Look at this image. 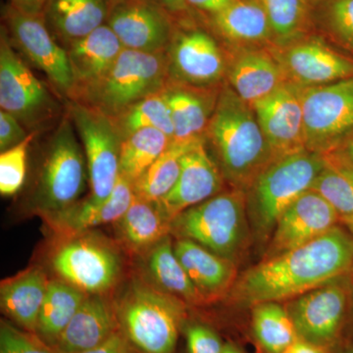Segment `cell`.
<instances>
[{
	"instance_id": "cell-29",
	"label": "cell",
	"mask_w": 353,
	"mask_h": 353,
	"mask_svg": "<svg viewBox=\"0 0 353 353\" xmlns=\"http://www.w3.org/2000/svg\"><path fill=\"white\" fill-rule=\"evenodd\" d=\"M138 274L160 292L176 297L187 305H204L174 250L172 236H166L143 256L139 257Z\"/></svg>"
},
{
	"instance_id": "cell-50",
	"label": "cell",
	"mask_w": 353,
	"mask_h": 353,
	"mask_svg": "<svg viewBox=\"0 0 353 353\" xmlns=\"http://www.w3.org/2000/svg\"><path fill=\"white\" fill-rule=\"evenodd\" d=\"M343 222L345 223V226L347 227V231L350 232L353 238V218H352V219L343 221Z\"/></svg>"
},
{
	"instance_id": "cell-7",
	"label": "cell",
	"mask_w": 353,
	"mask_h": 353,
	"mask_svg": "<svg viewBox=\"0 0 353 353\" xmlns=\"http://www.w3.org/2000/svg\"><path fill=\"white\" fill-rule=\"evenodd\" d=\"M117 241L99 232L51 240L48 263L55 278L87 294H110L120 284L124 260Z\"/></svg>"
},
{
	"instance_id": "cell-38",
	"label": "cell",
	"mask_w": 353,
	"mask_h": 353,
	"mask_svg": "<svg viewBox=\"0 0 353 353\" xmlns=\"http://www.w3.org/2000/svg\"><path fill=\"white\" fill-rule=\"evenodd\" d=\"M38 132H32L20 145L0 154V194L2 196L17 194L27 176L28 150Z\"/></svg>"
},
{
	"instance_id": "cell-13",
	"label": "cell",
	"mask_w": 353,
	"mask_h": 353,
	"mask_svg": "<svg viewBox=\"0 0 353 353\" xmlns=\"http://www.w3.org/2000/svg\"><path fill=\"white\" fill-rule=\"evenodd\" d=\"M169 80L192 87H222L227 51L217 39L192 20L176 24L166 50Z\"/></svg>"
},
{
	"instance_id": "cell-22",
	"label": "cell",
	"mask_w": 353,
	"mask_h": 353,
	"mask_svg": "<svg viewBox=\"0 0 353 353\" xmlns=\"http://www.w3.org/2000/svg\"><path fill=\"white\" fill-rule=\"evenodd\" d=\"M221 88H196L168 81L161 94L173 123L172 141L188 143L204 139L217 105Z\"/></svg>"
},
{
	"instance_id": "cell-48",
	"label": "cell",
	"mask_w": 353,
	"mask_h": 353,
	"mask_svg": "<svg viewBox=\"0 0 353 353\" xmlns=\"http://www.w3.org/2000/svg\"><path fill=\"white\" fill-rule=\"evenodd\" d=\"M353 164V132L336 152Z\"/></svg>"
},
{
	"instance_id": "cell-43",
	"label": "cell",
	"mask_w": 353,
	"mask_h": 353,
	"mask_svg": "<svg viewBox=\"0 0 353 353\" xmlns=\"http://www.w3.org/2000/svg\"><path fill=\"white\" fill-rule=\"evenodd\" d=\"M130 348L131 345L128 343L124 334L122 332L118 331L101 345L75 353H127Z\"/></svg>"
},
{
	"instance_id": "cell-31",
	"label": "cell",
	"mask_w": 353,
	"mask_h": 353,
	"mask_svg": "<svg viewBox=\"0 0 353 353\" xmlns=\"http://www.w3.org/2000/svg\"><path fill=\"white\" fill-rule=\"evenodd\" d=\"M87 296L60 279H50L39 312L36 334L53 347Z\"/></svg>"
},
{
	"instance_id": "cell-4",
	"label": "cell",
	"mask_w": 353,
	"mask_h": 353,
	"mask_svg": "<svg viewBox=\"0 0 353 353\" xmlns=\"http://www.w3.org/2000/svg\"><path fill=\"white\" fill-rule=\"evenodd\" d=\"M324 165V155L304 150L281 158L260 174L246 192L250 231L257 243L268 245L280 216L312 189Z\"/></svg>"
},
{
	"instance_id": "cell-40",
	"label": "cell",
	"mask_w": 353,
	"mask_h": 353,
	"mask_svg": "<svg viewBox=\"0 0 353 353\" xmlns=\"http://www.w3.org/2000/svg\"><path fill=\"white\" fill-rule=\"evenodd\" d=\"M326 21L334 36L353 48V0H332Z\"/></svg>"
},
{
	"instance_id": "cell-19",
	"label": "cell",
	"mask_w": 353,
	"mask_h": 353,
	"mask_svg": "<svg viewBox=\"0 0 353 353\" xmlns=\"http://www.w3.org/2000/svg\"><path fill=\"white\" fill-rule=\"evenodd\" d=\"M289 82L299 87L328 85L353 78V62L319 39L296 41L274 52Z\"/></svg>"
},
{
	"instance_id": "cell-12",
	"label": "cell",
	"mask_w": 353,
	"mask_h": 353,
	"mask_svg": "<svg viewBox=\"0 0 353 353\" xmlns=\"http://www.w3.org/2000/svg\"><path fill=\"white\" fill-rule=\"evenodd\" d=\"M2 26L13 48L43 72L57 94L68 101L74 90L68 54L51 34L43 15L24 13L8 4L2 11Z\"/></svg>"
},
{
	"instance_id": "cell-32",
	"label": "cell",
	"mask_w": 353,
	"mask_h": 353,
	"mask_svg": "<svg viewBox=\"0 0 353 353\" xmlns=\"http://www.w3.org/2000/svg\"><path fill=\"white\" fill-rule=\"evenodd\" d=\"M252 331L264 353H283L299 339L287 308L275 301L252 306Z\"/></svg>"
},
{
	"instance_id": "cell-18",
	"label": "cell",
	"mask_w": 353,
	"mask_h": 353,
	"mask_svg": "<svg viewBox=\"0 0 353 353\" xmlns=\"http://www.w3.org/2000/svg\"><path fill=\"white\" fill-rule=\"evenodd\" d=\"M226 182L211 157L205 141L199 139L183 154L182 168L171 192L158 202L171 221L192 206L223 192Z\"/></svg>"
},
{
	"instance_id": "cell-33",
	"label": "cell",
	"mask_w": 353,
	"mask_h": 353,
	"mask_svg": "<svg viewBox=\"0 0 353 353\" xmlns=\"http://www.w3.org/2000/svg\"><path fill=\"white\" fill-rule=\"evenodd\" d=\"M325 165L312 189L324 197L341 221L353 218V164L340 153L324 155Z\"/></svg>"
},
{
	"instance_id": "cell-30",
	"label": "cell",
	"mask_w": 353,
	"mask_h": 353,
	"mask_svg": "<svg viewBox=\"0 0 353 353\" xmlns=\"http://www.w3.org/2000/svg\"><path fill=\"white\" fill-rule=\"evenodd\" d=\"M210 25L216 34L238 48H250L273 38L268 16L259 0H233L210 16Z\"/></svg>"
},
{
	"instance_id": "cell-37",
	"label": "cell",
	"mask_w": 353,
	"mask_h": 353,
	"mask_svg": "<svg viewBox=\"0 0 353 353\" xmlns=\"http://www.w3.org/2000/svg\"><path fill=\"white\" fill-rule=\"evenodd\" d=\"M259 2L268 16L273 39L281 48L299 41L307 18L305 0H259Z\"/></svg>"
},
{
	"instance_id": "cell-24",
	"label": "cell",
	"mask_w": 353,
	"mask_h": 353,
	"mask_svg": "<svg viewBox=\"0 0 353 353\" xmlns=\"http://www.w3.org/2000/svg\"><path fill=\"white\" fill-rule=\"evenodd\" d=\"M124 46L108 25L70 44L66 48L74 80L68 101H75L83 92L99 82L120 57Z\"/></svg>"
},
{
	"instance_id": "cell-21",
	"label": "cell",
	"mask_w": 353,
	"mask_h": 353,
	"mask_svg": "<svg viewBox=\"0 0 353 353\" xmlns=\"http://www.w3.org/2000/svg\"><path fill=\"white\" fill-rule=\"evenodd\" d=\"M226 80L229 87L250 105L289 82L284 67L274 52L255 48L227 52Z\"/></svg>"
},
{
	"instance_id": "cell-26",
	"label": "cell",
	"mask_w": 353,
	"mask_h": 353,
	"mask_svg": "<svg viewBox=\"0 0 353 353\" xmlns=\"http://www.w3.org/2000/svg\"><path fill=\"white\" fill-rule=\"evenodd\" d=\"M171 222L158 202L134 196L125 214L114 224L115 241L132 256H143L171 236Z\"/></svg>"
},
{
	"instance_id": "cell-10",
	"label": "cell",
	"mask_w": 353,
	"mask_h": 353,
	"mask_svg": "<svg viewBox=\"0 0 353 353\" xmlns=\"http://www.w3.org/2000/svg\"><path fill=\"white\" fill-rule=\"evenodd\" d=\"M297 88L306 150L321 155L336 152L353 132V78Z\"/></svg>"
},
{
	"instance_id": "cell-52",
	"label": "cell",
	"mask_w": 353,
	"mask_h": 353,
	"mask_svg": "<svg viewBox=\"0 0 353 353\" xmlns=\"http://www.w3.org/2000/svg\"><path fill=\"white\" fill-rule=\"evenodd\" d=\"M127 353H139V352H137V350H136V352H134V350H132V348H130V350H128Z\"/></svg>"
},
{
	"instance_id": "cell-34",
	"label": "cell",
	"mask_w": 353,
	"mask_h": 353,
	"mask_svg": "<svg viewBox=\"0 0 353 353\" xmlns=\"http://www.w3.org/2000/svg\"><path fill=\"white\" fill-rule=\"evenodd\" d=\"M163 132L148 128L123 139L120 150L119 175L134 183L171 145Z\"/></svg>"
},
{
	"instance_id": "cell-51",
	"label": "cell",
	"mask_w": 353,
	"mask_h": 353,
	"mask_svg": "<svg viewBox=\"0 0 353 353\" xmlns=\"http://www.w3.org/2000/svg\"><path fill=\"white\" fill-rule=\"evenodd\" d=\"M339 353H353V345H348L347 348H345L343 350H341Z\"/></svg>"
},
{
	"instance_id": "cell-46",
	"label": "cell",
	"mask_w": 353,
	"mask_h": 353,
	"mask_svg": "<svg viewBox=\"0 0 353 353\" xmlns=\"http://www.w3.org/2000/svg\"><path fill=\"white\" fill-rule=\"evenodd\" d=\"M50 0H10V6L31 15H43Z\"/></svg>"
},
{
	"instance_id": "cell-53",
	"label": "cell",
	"mask_w": 353,
	"mask_h": 353,
	"mask_svg": "<svg viewBox=\"0 0 353 353\" xmlns=\"http://www.w3.org/2000/svg\"><path fill=\"white\" fill-rule=\"evenodd\" d=\"M352 296H353V284L352 285Z\"/></svg>"
},
{
	"instance_id": "cell-42",
	"label": "cell",
	"mask_w": 353,
	"mask_h": 353,
	"mask_svg": "<svg viewBox=\"0 0 353 353\" xmlns=\"http://www.w3.org/2000/svg\"><path fill=\"white\" fill-rule=\"evenodd\" d=\"M29 134L19 120L8 112L0 110V152H6L20 145Z\"/></svg>"
},
{
	"instance_id": "cell-5",
	"label": "cell",
	"mask_w": 353,
	"mask_h": 353,
	"mask_svg": "<svg viewBox=\"0 0 353 353\" xmlns=\"http://www.w3.org/2000/svg\"><path fill=\"white\" fill-rule=\"evenodd\" d=\"M171 236L194 241L238 264L252 236L246 192L232 188L183 211L172 220Z\"/></svg>"
},
{
	"instance_id": "cell-11",
	"label": "cell",
	"mask_w": 353,
	"mask_h": 353,
	"mask_svg": "<svg viewBox=\"0 0 353 353\" xmlns=\"http://www.w3.org/2000/svg\"><path fill=\"white\" fill-rule=\"evenodd\" d=\"M66 101V113L82 141L87 160L88 197L95 202L105 201L119 178L122 139L110 116L78 101Z\"/></svg>"
},
{
	"instance_id": "cell-6",
	"label": "cell",
	"mask_w": 353,
	"mask_h": 353,
	"mask_svg": "<svg viewBox=\"0 0 353 353\" xmlns=\"http://www.w3.org/2000/svg\"><path fill=\"white\" fill-rule=\"evenodd\" d=\"M66 113L51 134L32 190L31 206L39 217L81 201L88 181L85 152Z\"/></svg>"
},
{
	"instance_id": "cell-41",
	"label": "cell",
	"mask_w": 353,
	"mask_h": 353,
	"mask_svg": "<svg viewBox=\"0 0 353 353\" xmlns=\"http://www.w3.org/2000/svg\"><path fill=\"white\" fill-rule=\"evenodd\" d=\"M188 353H223L225 343L219 334L208 325L199 322L185 323L183 326Z\"/></svg>"
},
{
	"instance_id": "cell-28",
	"label": "cell",
	"mask_w": 353,
	"mask_h": 353,
	"mask_svg": "<svg viewBox=\"0 0 353 353\" xmlns=\"http://www.w3.org/2000/svg\"><path fill=\"white\" fill-rule=\"evenodd\" d=\"M110 0H50L43 17L55 39L70 44L106 24Z\"/></svg>"
},
{
	"instance_id": "cell-15",
	"label": "cell",
	"mask_w": 353,
	"mask_h": 353,
	"mask_svg": "<svg viewBox=\"0 0 353 353\" xmlns=\"http://www.w3.org/2000/svg\"><path fill=\"white\" fill-rule=\"evenodd\" d=\"M178 22L150 0H110L106 25L126 50L166 51Z\"/></svg>"
},
{
	"instance_id": "cell-9",
	"label": "cell",
	"mask_w": 353,
	"mask_h": 353,
	"mask_svg": "<svg viewBox=\"0 0 353 353\" xmlns=\"http://www.w3.org/2000/svg\"><path fill=\"white\" fill-rule=\"evenodd\" d=\"M0 108L32 132H41L58 119L62 106L13 48L6 28L0 32Z\"/></svg>"
},
{
	"instance_id": "cell-23",
	"label": "cell",
	"mask_w": 353,
	"mask_h": 353,
	"mask_svg": "<svg viewBox=\"0 0 353 353\" xmlns=\"http://www.w3.org/2000/svg\"><path fill=\"white\" fill-rule=\"evenodd\" d=\"M174 250L204 304L229 296L238 279L234 262L187 239H176Z\"/></svg>"
},
{
	"instance_id": "cell-35",
	"label": "cell",
	"mask_w": 353,
	"mask_h": 353,
	"mask_svg": "<svg viewBox=\"0 0 353 353\" xmlns=\"http://www.w3.org/2000/svg\"><path fill=\"white\" fill-rule=\"evenodd\" d=\"M194 143L172 141L166 152L134 183V196L145 201H161L176 185L183 154Z\"/></svg>"
},
{
	"instance_id": "cell-1",
	"label": "cell",
	"mask_w": 353,
	"mask_h": 353,
	"mask_svg": "<svg viewBox=\"0 0 353 353\" xmlns=\"http://www.w3.org/2000/svg\"><path fill=\"white\" fill-rule=\"evenodd\" d=\"M352 273V236L336 226L306 245L262 259L236 279L229 296L245 306L282 303Z\"/></svg>"
},
{
	"instance_id": "cell-20",
	"label": "cell",
	"mask_w": 353,
	"mask_h": 353,
	"mask_svg": "<svg viewBox=\"0 0 353 353\" xmlns=\"http://www.w3.org/2000/svg\"><path fill=\"white\" fill-rule=\"evenodd\" d=\"M134 199V183L119 175L113 192L105 201L95 202L88 196L64 210L41 218L51 238H63L104 225L115 224Z\"/></svg>"
},
{
	"instance_id": "cell-39",
	"label": "cell",
	"mask_w": 353,
	"mask_h": 353,
	"mask_svg": "<svg viewBox=\"0 0 353 353\" xmlns=\"http://www.w3.org/2000/svg\"><path fill=\"white\" fill-rule=\"evenodd\" d=\"M0 353H58L36 333L21 329L17 325L1 320Z\"/></svg>"
},
{
	"instance_id": "cell-45",
	"label": "cell",
	"mask_w": 353,
	"mask_h": 353,
	"mask_svg": "<svg viewBox=\"0 0 353 353\" xmlns=\"http://www.w3.org/2000/svg\"><path fill=\"white\" fill-rule=\"evenodd\" d=\"M190 9L194 8L201 12L208 14L209 16L220 12L229 6L233 0H185Z\"/></svg>"
},
{
	"instance_id": "cell-36",
	"label": "cell",
	"mask_w": 353,
	"mask_h": 353,
	"mask_svg": "<svg viewBox=\"0 0 353 353\" xmlns=\"http://www.w3.org/2000/svg\"><path fill=\"white\" fill-rule=\"evenodd\" d=\"M111 118L122 141L134 132L148 128L163 132L173 141L174 127L170 110L161 92L136 102Z\"/></svg>"
},
{
	"instance_id": "cell-47",
	"label": "cell",
	"mask_w": 353,
	"mask_h": 353,
	"mask_svg": "<svg viewBox=\"0 0 353 353\" xmlns=\"http://www.w3.org/2000/svg\"><path fill=\"white\" fill-rule=\"evenodd\" d=\"M333 350L297 339L283 353H332Z\"/></svg>"
},
{
	"instance_id": "cell-8",
	"label": "cell",
	"mask_w": 353,
	"mask_h": 353,
	"mask_svg": "<svg viewBox=\"0 0 353 353\" xmlns=\"http://www.w3.org/2000/svg\"><path fill=\"white\" fill-rule=\"evenodd\" d=\"M168 81L166 51L148 53L124 48L108 73L74 101L114 117L136 102L161 92Z\"/></svg>"
},
{
	"instance_id": "cell-3",
	"label": "cell",
	"mask_w": 353,
	"mask_h": 353,
	"mask_svg": "<svg viewBox=\"0 0 353 353\" xmlns=\"http://www.w3.org/2000/svg\"><path fill=\"white\" fill-rule=\"evenodd\" d=\"M120 331L139 353H174L187 322V304L160 292L138 273L113 296Z\"/></svg>"
},
{
	"instance_id": "cell-16",
	"label": "cell",
	"mask_w": 353,
	"mask_h": 353,
	"mask_svg": "<svg viewBox=\"0 0 353 353\" xmlns=\"http://www.w3.org/2000/svg\"><path fill=\"white\" fill-rule=\"evenodd\" d=\"M252 106L275 161L306 150L299 88L288 82Z\"/></svg>"
},
{
	"instance_id": "cell-17",
	"label": "cell",
	"mask_w": 353,
	"mask_h": 353,
	"mask_svg": "<svg viewBox=\"0 0 353 353\" xmlns=\"http://www.w3.org/2000/svg\"><path fill=\"white\" fill-rule=\"evenodd\" d=\"M341 218L326 199L309 190L279 218L263 259L306 245L338 226Z\"/></svg>"
},
{
	"instance_id": "cell-27",
	"label": "cell",
	"mask_w": 353,
	"mask_h": 353,
	"mask_svg": "<svg viewBox=\"0 0 353 353\" xmlns=\"http://www.w3.org/2000/svg\"><path fill=\"white\" fill-rule=\"evenodd\" d=\"M50 279L41 266H30L0 284V306L21 329L36 333L39 312Z\"/></svg>"
},
{
	"instance_id": "cell-25",
	"label": "cell",
	"mask_w": 353,
	"mask_h": 353,
	"mask_svg": "<svg viewBox=\"0 0 353 353\" xmlns=\"http://www.w3.org/2000/svg\"><path fill=\"white\" fill-rule=\"evenodd\" d=\"M118 331L113 296L88 294L53 347L58 353L82 352L101 345Z\"/></svg>"
},
{
	"instance_id": "cell-14",
	"label": "cell",
	"mask_w": 353,
	"mask_h": 353,
	"mask_svg": "<svg viewBox=\"0 0 353 353\" xmlns=\"http://www.w3.org/2000/svg\"><path fill=\"white\" fill-rule=\"evenodd\" d=\"M352 294L347 276L289 301L285 308L299 340L333 350L340 340Z\"/></svg>"
},
{
	"instance_id": "cell-44",
	"label": "cell",
	"mask_w": 353,
	"mask_h": 353,
	"mask_svg": "<svg viewBox=\"0 0 353 353\" xmlns=\"http://www.w3.org/2000/svg\"><path fill=\"white\" fill-rule=\"evenodd\" d=\"M170 14L178 23L190 21L192 9L185 0H150Z\"/></svg>"
},
{
	"instance_id": "cell-2",
	"label": "cell",
	"mask_w": 353,
	"mask_h": 353,
	"mask_svg": "<svg viewBox=\"0 0 353 353\" xmlns=\"http://www.w3.org/2000/svg\"><path fill=\"white\" fill-rule=\"evenodd\" d=\"M204 141L233 189L248 192L260 174L275 162L252 106L228 83L221 88Z\"/></svg>"
},
{
	"instance_id": "cell-49",
	"label": "cell",
	"mask_w": 353,
	"mask_h": 353,
	"mask_svg": "<svg viewBox=\"0 0 353 353\" xmlns=\"http://www.w3.org/2000/svg\"><path fill=\"white\" fill-rule=\"evenodd\" d=\"M223 353H245L241 350L238 345H234V343H225L224 352Z\"/></svg>"
}]
</instances>
